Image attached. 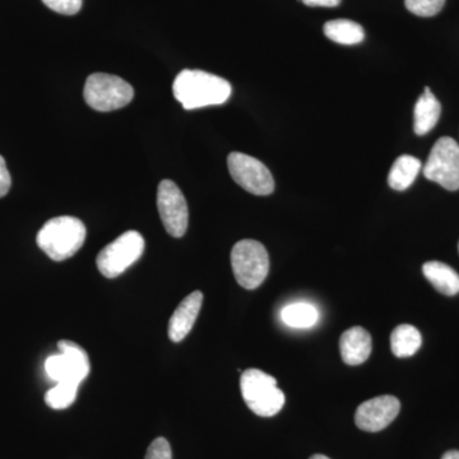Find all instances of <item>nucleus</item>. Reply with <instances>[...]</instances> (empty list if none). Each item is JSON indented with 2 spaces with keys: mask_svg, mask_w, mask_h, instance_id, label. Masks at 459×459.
Wrapping results in <instances>:
<instances>
[{
  "mask_svg": "<svg viewBox=\"0 0 459 459\" xmlns=\"http://www.w3.org/2000/svg\"><path fill=\"white\" fill-rule=\"evenodd\" d=\"M172 92L186 110H195L225 104L232 89L231 84L219 75L184 69L175 78Z\"/></svg>",
  "mask_w": 459,
  "mask_h": 459,
  "instance_id": "f257e3e1",
  "label": "nucleus"
},
{
  "mask_svg": "<svg viewBox=\"0 0 459 459\" xmlns=\"http://www.w3.org/2000/svg\"><path fill=\"white\" fill-rule=\"evenodd\" d=\"M86 240V226L72 216L51 219L39 231L38 246L56 262L72 258Z\"/></svg>",
  "mask_w": 459,
  "mask_h": 459,
  "instance_id": "f03ea898",
  "label": "nucleus"
},
{
  "mask_svg": "<svg viewBox=\"0 0 459 459\" xmlns=\"http://www.w3.org/2000/svg\"><path fill=\"white\" fill-rule=\"evenodd\" d=\"M244 402L261 418H272L282 410L285 394L277 386L276 377L259 369H247L240 377Z\"/></svg>",
  "mask_w": 459,
  "mask_h": 459,
  "instance_id": "7ed1b4c3",
  "label": "nucleus"
},
{
  "mask_svg": "<svg viewBox=\"0 0 459 459\" xmlns=\"http://www.w3.org/2000/svg\"><path fill=\"white\" fill-rule=\"evenodd\" d=\"M231 267L238 285L247 290H255L267 279L270 272V256L259 241H238L232 247Z\"/></svg>",
  "mask_w": 459,
  "mask_h": 459,
  "instance_id": "20e7f679",
  "label": "nucleus"
},
{
  "mask_svg": "<svg viewBox=\"0 0 459 459\" xmlns=\"http://www.w3.org/2000/svg\"><path fill=\"white\" fill-rule=\"evenodd\" d=\"M83 98L93 110L108 113L131 104L134 90L117 75L93 74L84 84Z\"/></svg>",
  "mask_w": 459,
  "mask_h": 459,
  "instance_id": "39448f33",
  "label": "nucleus"
},
{
  "mask_svg": "<svg viewBox=\"0 0 459 459\" xmlns=\"http://www.w3.org/2000/svg\"><path fill=\"white\" fill-rule=\"evenodd\" d=\"M144 238L138 231H126L99 253L96 264L100 273L115 279L128 270L143 255Z\"/></svg>",
  "mask_w": 459,
  "mask_h": 459,
  "instance_id": "423d86ee",
  "label": "nucleus"
},
{
  "mask_svg": "<svg viewBox=\"0 0 459 459\" xmlns=\"http://www.w3.org/2000/svg\"><path fill=\"white\" fill-rule=\"evenodd\" d=\"M60 353L51 355L45 361V370L56 383L69 382L80 385L89 377V355L80 344L63 340L57 343Z\"/></svg>",
  "mask_w": 459,
  "mask_h": 459,
  "instance_id": "0eeeda50",
  "label": "nucleus"
},
{
  "mask_svg": "<svg viewBox=\"0 0 459 459\" xmlns=\"http://www.w3.org/2000/svg\"><path fill=\"white\" fill-rule=\"evenodd\" d=\"M427 179L446 190L459 189V144L453 138L437 140L424 166Z\"/></svg>",
  "mask_w": 459,
  "mask_h": 459,
  "instance_id": "6e6552de",
  "label": "nucleus"
},
{
  "mask_svg": "<svg viewBox=\"0 0 459 459\" xmlns=\"http://www.w3.org/2000/svg\"><path fill=\"white\" fill-rule=\"evenodd\" d=\"M230 174L241 188L255 195H270L274 190V180L267 166L241 152H231L228 157Z\"/></svg>",
  "mask_w": 459,
  "mask_h": 459,
  "instance_id": "1a4fd4ad",
  "label": "nucleus"
},
{
  "mask_svg": "<svg viewBox=\"0 0 459 459\" xmlns=\"http://www.w3.org/2000/svg\"><path fill=\"white\" fill-rule=\"evenodd\" d=\"M157 208L166 231L172 238L186 235L189 222L186 199L179 186L171 180H162L157 190Z\"/></svg>",
  "mask_w": 459,
  "mask_h": 459,
  "instance_id": "9d476101",
  "label": "nucleus"
},
{
  "mask_svg": "<svg viewBox=\"0 0 459 459\" xmlns=\"http://www.w3.org/2000/svg\"><path fill=\"white\" fill-rule=\"evenodd\" d=\"M401 402L394 395H379L365 401L355 413L356 427L368 433L385 430L397 418Z\"/></svg>",
  "mask_w": 459,
  "mask_h": 459,
  "instance_id": "9b49d317",
  "label": "nucleus"
},
{
  "mask_svg": "<svg viewBox=\"0 0 459 459\" xmlns=\"http://www.w3.org/2000/svg\"><path fill=\"white\" fill-rule=\"evenodd\" d=\"M204 304V294L195 291L186 296L172 314L169 322V338L172 342H181L195 327Z\"/></svg>",
  "mask_w": 459,
  "mask_h": 459,
  "instance_id": "f8f14e48",
  "label": "nucleus"
},
{
  "mask_svg": "<svg viewBox=\"0 0 459 459\" xmlns=\"http://www.w3.org/2000/svg\"><path fill=\"white\" fill-rule=\"evenodd\" d=\"M373 341L367 329L352 327L343 332L340 340V351L344 364L358 367L369 359Z\"/></svg>",
  "mask_w": 459,
  "mask_h": 459,
  "instance_id": "ddd939ff",
  "label": "nucleus"
},
{
  "mask_svg": "<svg viewBox=\"0 0 459 459\" xmlns=\"http://www.w3.org/2000/svg\"><path fill=\"white\" fill-rule=\"evenodd\" d=\"M442 114V105L435 98L434 93L429 87H425L424 95L418 100L413 113V129L418 135H424L439 122Z\"/></svg>",
  "mask_w": 459,
  "mask_h": 459,
  "instance_id": "4468645a",
  "label": "nucleus"
},
{
  "mask_svg": "<svg viewBox=\"0 0 459 459\" xmlns=\"http://www.w3.org/2000/svg\"><path fill=\"white\" fill-rule=\"evenodd\" d=\"M424 276L440 292L446 296L459 294V274L451 265L442 262H428L422 267Z\"/></svg>",
  "mask_w": 459,
  "mask_h": 459,
  "instance_id": "2eb2a0df",
  "label": "nucleus"
},
{
  "mask_svg": "<svg viewBox=\"0 0 459 459\" xmlns=\"http://www.w3.org/2000/svg\"><path fill=\"white\" fill-rule=\"evenodd\" d=\"M421 161L416 157L402 155L395 160L388 175V184L392 189L403 192L412 186L421 170Z\"/></svg>",
  "mask_w": 459,
  "mask_h": 459,
  "instance_id": "dca6fc26",
  "label": "nucleus"
},
{
  "mask_svg": "<svg viewBox=\"0 0 459 459\" xmlns=\"http://www.w3.org/2000/svg\"><path fill=\"white\" fill-rule=\"evenodd\" d=\"M422 337L419 329L411 325H401L391 334V349L397 358H411L421 347Z\"/></svg>",
  "mask_w": 459,
  "mask_h": 459,
  "instance_id": "f3484780",
  "label": "nucleus"
},
{
  "mask_svg": "<svg viewBox=\"0 0 459 459\" xmlns=\"http://www.w3.org/2000/svg\"><path fill=\"white\" fill-rule=\"evenodd\" d=\"M325 35L341 45L360 44L365 39L364 29L350 20H333L325 25Z\"/></svg>",
  "mask_w": 459,
  "mask_h": 459,
  "instance_id": "a211bd4d",
  "label": "nucleus"
},
{
  "mask_svg": "<svg viewBox=\"0 0 459 459\" xmlns=\"http://www.w3.org/2000/svg\"><path fill=\"white\" fill-rule=\"evenodd\" d=\"M281 319L291 328H312L318 323L319 312L312 304L294 303L283 307Z\"/></svg>",
  "mask_w": 459,
  "mask_h": 459,
  "instance_id": "6ab92c4d",
  "label": "nucleus"
},
{
  "mask_svg": "<svg viewBox=\"0 0 459 459\" xmlns=\"http://www.w3.org/2000/svg\"><path fill=\"white\" fill-rule=\"evenodd\" d=\"M77 392L78 385L74 383H56V385L45 394V402L53 410L68 409L71 404H74Z\"/></svg>",
  "mask_w": 459,
  "mask_h": 459,
  "instance_id": "aec40b11",
  "label": "nucleus"
},
{
  "mask_svg": "<svg viewBox=\"0 0 459 459\" xmlns=\"http://www.w3.org/2000/svg\"><path fill=\"white\" fill-rule=\"evenodd\" d=\"M446 0H404L411 13L419 17H433L439 13Z\"/></svg>",
  "mask_w": 459,
  "mask_h": 459,
  "instance_id": "412c9836",
  "label": "nucleus"
},
{
  "mask_svg": "<svg viewBox=\"0 0 459 459\" xmlns=\"http://www.w3.org/2000/svg\"><path fill=\"white\" fill-rule=\"evenodd\" d=\"M44 4L56 13L74 16L82 8V0H42Z\"/></svg>",
  "mask_w": 459,
  "mask_h": 459,
  "instance_id": "4be33fe9",
  "label": "nucleus"
},
{
  "mask_svg": "<svg viewBox=\"0 0 459 459\" xmlns=\"http://www.w3.org/2000/svg\"><path fill=\"white\" fill-rule=\"evenodd\" d=\"M144 459H172L170 444L165 437H157L148 446Z\"/></svg>",
  "mask_w": 459,
  "mask_h": 459,
  "instance_id": "5701e85b",
  "label": "nucleus"
},
{
  "mask_svg": "<svg viewBox=\"0 0 459 459\" xmlns=\"http://www.w3.org/2000/svg\"><path fill=\"white\" fill-rule=\"evenodd\" d=\"M12 179L4 157L0 156V198L5 197L11 189Z\"/></svg>",
  "mask_w": 459,
  "mask_h": 459,
  "instance_id": "b1692460",
  "label": "nucleus"
},
{
  "mask_svg": "<svg viewBox=\"0 0 459 459\" xmlns=\"http://www.w3.org/2000/svg\"><path fill=\"white\" fill-rule=\"evenodd\" d=\"M307 7L333 8L340 5L341 0H301Z\"/></svg>",
  "mask_w": 459,
  "mask_h": 459,
  "instance_id": "393cba45",
  "label": "nucleus"
},
{
  "mask_svg": "<svg viewBox=\"0 0 459 459\" xmlns=\"http://www.w3.org/2000/svg\"><path fill=\"white\" fill-rule=\"evenodd\" d=\"M442 459H459V451H449L443 455Z\"/></svg>",
  "mask_w": 459,
  "mask_h": 459,
  "instance_id": "a878e982",
  "label": "nucleus"
},
{
  "mask_svg": "<svg viewBox=\"0 0 459 459\" xmlns=\"http://www.w3.org/2000/svg\"><path fill=\"white\" fill-rule=\"evenodd\" d=\"M309 459H331V458L325 457V455H314Z\"/></svg>",
  "mask_w": 459,
  "mask_h": 459,
  "instance_id": "bb28decb",
  "label": "nucleus"
},
{
  "mask_svg": "<svg viewBox=\"0 0 459 459\" xmlns=\"http://www.w3.org/2000/svg\"><path fill=\"white\" fill-rule=\"evenodd\" d=\"M458 250H459V246H458Z\"/></svg>",
  "mask_w": 459,
  "mask_h": 459,
  "instance_id": "cd10ccee",
  "label": "nucleus"
}]
</instances>
